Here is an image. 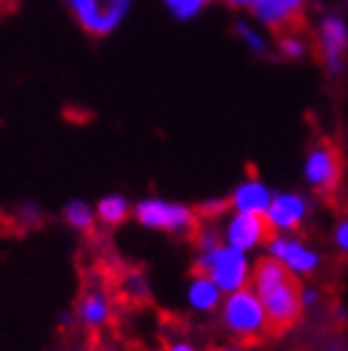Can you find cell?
I'll list each match as a JSON object with an SVG mask.
<instances>
[{
  "mask_svg": "<svg viewBox=\"0 0 348 351\" xmlns=\"http://www.w3.org/2000/svg\"><path fill=\"white\" fill-rule=\"evenodd\" d=\"M343 169H346V160L338 142L331 137H319L303 165V175L316 195L334 202L343 182Z\"/></svg>",
  "mask_w": 348,
  "mask_h": 351,
  "instance_id": "cell-2",
  "label": "cell"
},
{
  "mask_svg": "<svg viewBox=\"0 0 348 351\" xmlns=\"http://www.w3.org/2000/svg\"><path fill=\"white\" fill-rule=\"evenodd\" d=\"M256 297L264 306L271 334H284L299 324L303 311V289L299 279L294 277V271H288L286 277L271 284L269 289L259 291Z\"/></svg>",
  "mask_w": 348,
  "mask_h": 351,
  "instance_id": "cell-3",
  "label": "cell"
},
{
  "mask_svg": "<svg viewBox=\"0 0 348 351\" xmlns=\"http://www.w3.org/2000/svg\"><path fill=\"white\" fill-rule=\"evenodd\" d=\"M306 38L303 33H291V35H282L279 38V50H282L286 58H301L306 53Z\"/></svg>",
  "mask_w": 348,
  "mask_h": 351,
  "instance_id": "cell-16",
  "label": "cell"
},
{
  "mask_svg": "<svg viewBox=\"0 0 348 351\" xmlns=\"http://www.w3.org/2000/svg\"><path fill=\"white\" fill-rule=\"evenodd\" d=\"M221 322L239 344H256L264 337H271L264 306H261L259 297L247 287L232 291L227 297L221 306Z\"/></svg>",
  "mask_w": 348,
  "mask_h": 351,
  "instance_id": "cell-1",
  "label": "cell"
},
{
  "mask_svg": "<svg viewBox=\"0 0 348 351\" xmlns=\"http://www.w3.org/2000/svg\"><path fill=\"white\" fill-rule=\"evenodd\" d=\"M207 3H209V0H179V3H177V8H174V15H177V18H182V21H187V18H192V15L199 13Z\"/></svg>",
  "mask_w": 348,
  "mask_h": 351,
  "instance_id": "cell-18",
  "label": "cell"
},
{
  "mask_svg": "<svg viewBox=\"0 0 348 351\" xmlns=\"http://www.w3.org/2000/svg\"><path fill=\"white\" fill-rule=\"evenodd\" d=\"M219 297L221 291L212 279L204 274H195V282L189 287V304L197 311H212L219 306Z\"/></svg>",
  "mask_w": 348,
  "mask_h": 351,
  "instance_id": "cell-14",
  "label": "cell"
},
{
  "mask_svg": "<svg viewBox=\"0 0 348 351\" xmlns=\"http://www.w3.org/2000/svg\"><path fill=\"white\" fill-rule=\"evenodd\" d=\"M314 53L331 75H338L348 55V27L341 18L326 15L316 30Z\"/></svg>",
  "mask_w": 348,
  "mask_h": 351,
  "instance_id": "cell-7",
  "label": "cell"
},
{
  "mask_svg": "<svg viewBox=\"0 0 348 351\" xmlns=\"http://www.w3.org/2000/svg\"><path fill=\"white\" fill-rule=\"evenodd\" d=\"M164 351H197L192 344H187V341H177V344H169Z\"/></svg>",
  "mask_w": 348,
  "mask_h": 351,
  "instance_id": "cell-22",
  "label": "cell"
},
{
  "mask_svg": "<svg viewBox=\"0 0 348 351\" xmlns=\"http://www.w3.org/2000/svg\"><path fill=\"white\" fill-rule=\"evenodd\" d=\"M15 217H18V222L25 224V227H38L45 215H42V210L35 202H25L21 210H18V215H15Z\"/></svg>",
  "mask_w": 348,
  "mask_h": 351,
  "instance_id": "cell-17",
  "label": "cell"
},
{
  "mask_svg": "<svg viewBox=\"0 0 348 351\" xmlns=\"http://www.w3.org/2000/svg\"><path fill=\"white\" fill-rule=\"evenodd\" d=\"M279 3H284L286 8H291L294 13H303V8H306V0H279Z\"/></svg>",
  "mask_w": 348,
  "mask_h": 351,
  "instance_id": "cell-21",
  "label": "cell"
},
{
  "mask_svg": "<svg viewBox=\"0 0 348 351\" xmlns=\"http://www.w3.org/2000/svg\"><path fill=\"white\" fill-rule=\"evenodd\" d=\"M219 351H239V346H224V349H219Z\"/></svg>",
  "mask_w": 348,
  "mask_h": 351,
  "instance_id": "cell-24",
  "label": "cell"
},
{
  "mask_svg": "<svg viewBox=\"0 0 348 351\" xmlns=\"http://www.w3.org/2000/svg\"><path fill=\"white\" fill-rule=\"evenodd\" d=\"M229 5H236V8H251L254 5V0H227Z\"/></svg>",
  "mask_w": 348,
  "mask_h": 351,
  "instance_id": "cell-23",
  "label": "cell"
},
{
  "mask_svg": "<svg viewBox=\"0 0 348 351\" xmlns=\"http://www.w3.org/2000/svg\"><path fill=\"white\" fill-rule=\"evenodd\" d=\"M62 219L73 232L82 237H92L97 232V217L95 210L82 199H70V202L62 207Z\"/></svg>",
  "mask_w": 348,
  "mask_h": 351,
  "instance_id": "cell-13",
  "label": "cell"
},
{
  "mask_svg": "<svg viewBox=\"0 0 348 351\" xmlns=\"http://www.w3.org/2000/svg\"><path fill=\"white\" fill-rule=\"evenodd\" d=\"M229 202L241 215H264L269 210V202H271V192L256 180H249L234 189Z\"/></svg>",
  "mask_w": 348,
  "mask_h": 351,
  "instance_id": "cell-12",
  "label": "cell"
},
{
  "mask_svg": "<svg viewBox=\"0 0 348 351\" xmlns=\"http://www.w3.org/2000/svg\"><path fill=\"white\" fill-rule=\"evenodd\" d=\"M75 23L90 38H105L120 27L129 10V0H62Z\"/></svg>",
  "mask_w": 348,
  "mask_h": 351,
  "instance_id": "cell-6",
  "label": "cell"
},
{
  "mask_svg": "<svg viewBox=\"0 0 348 351\" xmlns=\"http://www.w3.org/2000/svg\"><path fill=\"white\" fill-rule=\"evenodd\" d=\"M134 217L137 222L149 227V230H162L172 232V234H187L195 239L197 232L201 230L199 212L184 204H172L164 199H142L134 207Z\"/></svg>",
  "mask_w": 348,
  "mask_h": 351,
  "instance_id": "cell-5",
  "label": "cell"
},
{
  "mask_svg": "<svg viewBox=\"0 0 348 351\" xmlns=\"http://www.w3.org/2000/svg\"><path fill=\"white\" fill-rule=\"evenodd\" d=\"M274 237L276 232L271 230V224L266 222L264 215H241V212H236L234 219L227 224V244L239 252L254 250V247L274 239Z\"/></svg>",
  "mask_w": 348,
  "mask_h": 351,
  "instance_id": "cell-9",
  "label": "cell"
},
{
  "mask_svg": "<svg viewBox=\"0 0 348 351\" xmlns=\"http://www.w3.org/2000/svg\"><path fill=\"white\" fill-rule=\"evenodd\" d=\"M236 33L241 35V40L249 43V47H251V50H256V53H266V43L261 40L259 35H256L254 30H251V27H249V25H244V23H239V25H236Z\"/></svg>",
  "mask_w": 348,
  "mask_h": 351,
  "instance_id": "cell-19",
  "label": "cell"
},
{
  "mask_svg": "<svg viewBox=\"0 0 348 351\" xmlns=\"http://www.w3.org/2000/svg\"><path fill=\"white\" fill-rule=\"evenodd\" d=\"M269 257L279 259V262L286 267L288 271L294 274H311V271L319 269L321 257L316 254L314 250H308L301 239H294V237H279L269 239Z\"/></svg>",
  "mask_w": 348,
  "mask_h": 351,
  "instance_id": "cell-10",
  "label": "cell"
},
{
  "mask_svg": "<svg viewBox=\"0 0 348 351\" xmlns=\"http://www.w3.org/2000/svg\"><path fill=\"white\" fill-rule=\"evenodd\" d=\"M95 217H97V224H102V227H120L129 217L127 199L122 195L102 197L100 202H97V207H95Z\"/></svg>",
  "mask_w": 348,
  "mask_h": 351,
  "instance_id": "cell-15",
  "label": "cell"
},
{
  "mask_svg": "<svg viewBox=\"0 0 348 351\" xmlns=\"http://www.w3.org/2000/svg\"><path fill=\"white\" fill-rule=\"evenodd\" d=\"M195 274H204L219 287V291L232 294L249 284V262L244 252L229 244H216L214 250L199 252L195 262Z\"/></svg>",
  "mask_w": 348,
  "mask_h": 351,
  "instance_id": "cell-4",
  "label": "cell"
},
{
  "mask_svg": "<svg viewBox=\"0 0 348 351\" xmlns=\"http://www.w3.org/2000/svg\"><path fill=\"white\" fill-rule=\"evenodd\" d=\"M75 322L90 331H97L110 324L112 319V297L105 284L92 282L82 289L77 304H75Z\"/></svg>",
  "mask_w": 348,
  "mask_h": 351,
  "instance_id": "cell-8",
  "label": "cell"
},
{
  "mask_svg": "<svg viewBox=\"0 0 348 351\" xmlns=\"http://www.w3.org/2000/svg\"><path fill=\"white\" fill-rule=\"evenodd\" d=\"M336 244L343 254H348V219H341L338 227H336Z\"/></svg>",
  "mask_w": 348,
  "mask_h": 351,
  "instance_id": "cell-20",
  "label": "cell"
},
{
  "mask_svg": "<svg viewBox=\"0 0 348 351\" xmlns=\"http://www.w3.org/2000/svg\"><path fill=\"white\" fill-rule=\"evenodd\" d=\"M308 204L303 197L299 195H276L269 202V210L264 212L266 222L271 224V230L276 234L282 232H296L301 227V222L306 219Z\"/></svg>",
  "mask_w": 348,
  "mask_h": 351,
  "instance_id": "cell-11",
  "label": "cell"
}]
</instances>
